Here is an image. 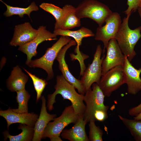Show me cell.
Instances as JSON below:
<instances>
[{"label": "cell", "instance_id": "obj_1", "mask_svg": "<svg viewBox=\"0 0 141 141\" xmlns=\"http://www.w3.org/2000/svg\"><path fill=\"white\" fill-rule=\"evenodd\" d=\"M54 88V92L48 96L47 107L48 110L51 111L53 109V104L56 102V96L60 94L63 99L70 101L75 112L80 117H83L86 109L84 101V95L78 93L74 87L69 83L62 75L57 76L56 84Z\"/></svg>", "mask_w": 141, "mask_h": 141}, {"label": "cell", "instance_id": "obj_2", "mask_svg": "<svg viewBox=\"0 0 141 141\" xmlns=\"http://www.w3.org/2000/svg\"><path fill=\"white\" fill-rule=\"evenodd\" d=\"M130 14L125 17L115 39L122 52L131 62L136 55L134 48L141 37V26L131 29L128 25Z\"/></svg>", "mask_w": 141, "mask_h": 141}, {"label": "cell", "instance_id": "obj_3", "mask_svg": "<svg viewBox=\"0 0 141 141\" xmlns=\"http://www.w3.org/2000/svg\"><path fill=\"white\" fill-rule=\"evenodd\" d=\"M75 13L79 19L90 18L99 27L102 26L113 13L107 5L96 0H84L75 8Z\"/></svg>", "mask_w": 141, "mask_h": 141}, {"label": "cell", "instance_id": "obj_4", "mask_svg": "<svg viewBox=\"0 0 141 141\" xmlns=\"http://www.w3.org/2000/svg\"><path fill=\"white\" fill-rule=\"evenodd\" d=\"M79 116L71 105L66 107L61 115L49 122L45 128L42 138H48L51 141H62L60 135L64 128L70 124H75Z\"/></svg>", "mask_w": 141, "mask_h": 141}, {"label": "cell", "instance_id": "obj_5", "mask_svg": "<svg viewBox=\"0 0 141 141\" xmlns=\"http://www.w3.org/2000/svg\"><path fill=\"white\" fill-rule=\"evenodd\" d=\"M71 40V38L68 37L61 36L51 47L47 49L43 56L32 60L27 65L31 68L42 69L47 74L46 80H49L52 79L54 76L52 68L54 61L61 50Z\"/></svg>", "mask_w": 141, "mask_h": 141}, {"label": "cell", "instance_id": "obj_6", "mask_svg": "<svg viewBox=\"0 0 141 141\" xmlns=\"http://www.w3.org/2000/svg\"><path fill=\"white\" fill-rule=\"evenodd\" d=\"M84 95V101L86 104V109L83 118L87 124L91 121H95L94 114L96 111H108L109 107L104 104L105 96L97 83H93L91 88L86 91Z\"/></svg>", "mask_w": 141, "mask_h": 141}, {"label": "cell", "instance_id": "obj_7", "mask_svg": "<svg viewBox=\"0 0 141 141\" xmlns=\"http://www.w3.org/2000/svg\"><path fill=\"white\" fill-rule=\"evenodd\" d=\"M103 50L100 45H97L92 63L89 64L84 71L80 81L86 91L91 88L92 84L99 83L102 74V64L105 55L101 58Z\"/></svg>", "mask_w": 141, "mask_h": 141}, {"label": "cell", "instance_id": "obj_8", "mask_svg": "<svg viewBox=\"0 0 141 141\" xmlns=\"http://www.w3.org/2000/svg\"><path fill=\"white\" fill-rule=\"evenodd\" d=\"M105 24L99 27L96 29L95 39L102 41L104 44L103 54H104L105 49L109 40L115 38L117 33L122 21L120 14L118 13L113 12L106 20Z\"/></svg>", "mask_w": 141, "mask_h": 141}, {"label": "cell", "instance_id": "obj_9", "mask_svg": "<svg viewBox=\"0 0 141 141\" xmlns=\"http://www.w3.org/2000/svg\"><path fill=\"white\" fill-rule=\"evenodd\" d=\"M124 84L122 66H118L102 75L98 85L105 96L109 97Z\"/></svg>", "mask_w": 141, "mask_h": 141}, {"label": "cell", "instance_id": "obj_10", "mask_svg": "<svg viewBox=\"0 0 141 141\" xmlns=\"http://www.w3.org/2000/svg\"><path fill=\"white\" fill-rule=\"evenodd\" d=\"M106 49V55L102 64V75L115 67L122 66L125 58V56L115 39L113 38L109 40Z\"/></svg>", "mask_w": 141, "mask_h": 141}, {"label": "cell", "instance_id": "obj_11", "mask_svg": "<svg viewBox=\"0 0 141 141\" xmlns=\"http://www.w3.org/2000/svg\"><path fill=\"white\" fill-rule=\"evenodd\" d=\"M38 30L37 34L32 40L25 44L19 46L18 49L26 55V65L32 60L33 57L36 56L37 54V48L40 44L45 41L57 39V36L54 33H52L46 30L45 26H40Z\"/></svg>", "mask_w": 141, "mask_h": 141}, {"label": "cell", "instance_id": "obj_12", "mask_svg": "<svg viewBox=\"0 0 141 141\" xmlns=\"http://www.w3.org/2000/svg\"><path fill=\"white\" fill-rule=\"evenodd\" d=\"M75 40H72L64 46L58 53L56 59L58 63V68L62 75L70 84L78 90L79 93L84 95L86 90L80 80L75 78L71 73L65 60V55L67 50L71 46L76 45Z\"/></svg>", "mask_w": 141, "mask_h": 141}, {"label": "cell", "instance_id": "obj_13", "mask_svg": "<svg viewBox=\"0 0 141 141\" xmlns=\"http://www.w3.org/2000/svg\"><path fill=\"white\" fill-rule=\"evenodd\" d=\"M122 68L125 84L127 85L128 92L136 95L141 91V68H135L126 56Z\"/></svg>", "mask_w": 141, "mask_h": 141}, {"label": "cell", "instance_id": "obj_14", "mask_svg": "<svg viewBox=\"0 0 141 141\" xmlns=\"http://www.w3.org/2000/svg\"><path fill=\"white\" fill-rule=\"evenodd\" d=\"M38 32V29L33 28L28 22L16 25L10 44L16 46L25 44L32 40L36 36Z\"/></svg>", "mask_w": 141, "mask_h": 141}, {"label": "cell", "instance_id": "obj_15", "mask_svg": "<svg viewBox=\"0 0 141 141\" xmlns=\"http://www.w3.org/2000/svg\"><path fill=\"white\" fill-rule=\"evenodd\" d=\"M0 115L6 120L8 128L11 124L16 123L34 127L38 118V115L33 113H17L14 111L10 108L6 110H0Z\"/></svg>", "mask_w": 141, "mask_h": 141}, {"label": "cell", "instance_id": "obj_16", "mask_svg": "<svg viewBox=\"0 0 141 141\" xmlns=\"http://www.w3.org/2000/svg\"><path fill=\"white\" fill-rule=\"evenodd\" d=\"M42 105L41 111L34 127V133L33 141H40L42 138L44 131L48 123L54 120L56 116L55 114H50L47 111L46 100L44 96L41 97Z\"/></svg>", "mask_w": 141, "mask_h": 141}, {"label": "cell", "instance_id": "obj_17", "mask_svg": "<svg viewBox=\"0 0 141 141\" xmlns=\"http://www.w3.org/2000/svg\"><path fill=\"white\" fill-rule=\"evenodd\" d=\"M86 124L83 117H79L76 122L69 129H64L61 135L63 139L70 141H89L85 129Z\"/></svg>", "mask_w": 141, "mask_h": 141}, {"label": "cell", "instance_id": "obj_18", "mask_svg": "<svg viewBox=\"0 0 141 141\" xmlns=\"http://www.w3.org/2000/svg\"><path fill=\"white\" fill-rule=\"evenodd\" d=\"M28 77L18 65L14 67L10 75L7 79L8 89L12 92H17L25 89Z\"/></svg>", "mask_w": 141, "mask_h": 141}, {"label": "cell", "instance_id": "obj_19", "mask_svg": "<svg viewBox=\"0 0 141 141\" xmlns=\"http://www.w3.org/2000/svg\"><path fill=\"white\" fill-rule=\"evenodd\" d=\"M63 7L65 10V14L57 29L69 30L79 27L81 25L80 19L76 15L75 8L69 4L65 5Z\"/></svg>", "mask_w": 141, "mask_h": 141}, {"label": "cell", "instance_id": "obj_20", "mask_svg": "<svg viewBox=\"0 0 141 141\" xmlns=\"http://www.w3.org/2000/svg\"><path fill=\"white\" fill-rule=\"evenodd\" d=\"M56 35L71 37L76 41V48L79 49L81 45L83 39L84 38L95 36V34L90 30L84 27L75 31L63 30L60 29L54 30V33Z\"/></svg>", "mask_w": 141, "mask_h": 141}, {"label": "cell", "instance_id": "obj_21", "mask_svg": "<svg viewBox=\"0 0 141 141\" xmlns=\"http://www.w3.org/2000/svg\"><path fill=\"white\" fill-rule=\"evenodd\" d=\"M18 128L19 130H21L22 132L15 136L10 135L8 131L4 132V140H6L8 138L10 141H30L32 140L34 133V127L20 124Z\"/></svg>", "mask_w": 141, "mask_h": 141}, {"label": "cell", "instance_id": "obj_22", "mask_svg": "<svg viewBox=\"0 0 141 141\" xmlns=\"http://www.w3.org/2000/svg\"><path fill=\"white\" fill-rule=\"evenodd\" d=\"M6 6L7 9L4 13V15L7 17H10L14 15H18L21 18H23L24 14H27L31 19L30 14L33 11L38 10V7L34 2H32L30 5L26 8H22L17 7H13L8 5L2 1Z\"/></svg>", "mask_w": 141, "mask_h": 141}, {"label": "cell", "instance_id": "obj_23", "mask_svg": "<svg viewBox=\"0 0 141 141\" xmlns=\"http://www.w3.org/2000/svg\"><path fill=\"white\" fill-rule=\"evenodd\" d=\"M120 119L130 131L134 140L141 141V120L131 119L118 115Z\"/></svg>", "mask_w": 141, "mask_h": 141}, {"label": "cell", "instance_id": "obj_24", "mask_svg": "<svg viewBox=\"0 0 141 141\" xmlns=\"http://www.w3.org/2000/svg\"><path fill=\"white\" fill-rule=\"evenodd\" d=\"M39 7L44 10L51 14L56 20L54 29H57L58 26L62 21L65 13V9L57 7L53 4L43 3Z\"/></svg>", "mask_w": 141, "mask_h": 141}, {"label": "cell", "instance_id": "obj_25", "mask_svg": "<svg viewBox=\"0 0 141 141\" xmlns=\"http://www.w3.org/2000/svg\"><path fill=\"white\" fill-rule=\"evenodd\" d=\"M16 99L18 103L17 109H12L14 112L19 113H28V102L30 97V95L25 89L17 91Z\"/></svg>", "mask_w": 141, "mask_h": 141}, {"label": "cell", "instance_id": "obj_26", "mask_svg": "<svg viewBox=\"0 0 141 141\" xmlns=\"http://www.w3.org/2000/svg\"><path fill=\"white\" fill-rule=\"evenodd\" d=\"M23 69L28 74L32 81L35 90L37 93L36 100L37 102L41 97L42 94L48 83L45 80L40 78L26 69L24 68Z\"/></svg>", "mask_w": 141, "mask_h": 141}, {"label": "cell", "instance_id": "obj_27", "mask_svg": "<svg viewBox=\"0 0 141 141\" xmlns=\"http://www.w3.org/2000/svg\"><path fill=\"white\" fill-rule=\"evenodd\" d=\"M95 122L93 121L89 122V140L102 141L103 132L99 126L96 125Z\"/></svg>", "mask_w": 141, "mask_h": 141}, {"label": "cell", "instance_id": "obj_28", "mask_svg": "<svg viewBox=\"0 0 141 141\" xmlns=\"http://www.w3.org/2000/svg\"><path fill=\"white\" fill-rule=\"evenodd\" d=\"M141 0H127V4L128 7L124 12L127 15L130 14L133 12H135L138 7Z\"/></svg>", "mask_w": 141, "mask_h": 141}, {"label": "cell", "instance_id": "obj_29", "mask_svg": "<svg viewBox=\"0 0 141 141\" xmlns=\"http://www.w3.org/2000/svg\"><path fill=\"white\" fill-rule=\"evenodd\" d=\"M107 111L100 110L96 111L94 114V118L95 121L103 122L108 117Z\"/></svg>", "mask_w": 141, "mask_h": 141}, {"label": "cell", "instance_id": "obj_30", "mask_svg": "<svg viewBox=\"0 0 141 141\" xmlns=\"http://www.w3.org/2000/svg\"><path fill=\"white\" fill-rule=\"evenodd\" d=\"M141 113V103L138 106L129 109L128 114L130 115L136 116Z\"/></svg>", "mask_w": 141, "mask_h": 141}, {"label": "cell", "instance_id": "obj_31", "mask_svg": "<svg viewBox=\"0 0 141 141\" xmlns=\"http://www.w3.org/2000/svg\"><path fill=\"white\" fill-rule=\"evenodd\" d=\"M134 119L137 120H141V113L134 117Z\"/></svg>", "mask_w": 141, "mask_h": 141}, {"label": "cell", "instance_id": "obj_32", "mask_svg": "<svg viewBox=\"0 0 141 141\" xmlns=\"http://www.w3.org/2000/svg\"><path fill=\"white\" fill-rule=\"evenodd\" d=\"M137 10H138V13L141 19V8L139 7H138Z\"/></svg>", "mask_w": 141, "mask_h": 141}, {"label": "cell", "instance_id": "obj_33", "mask_svg": "<svg viewBox=\"0 0 141 141\" xmlns=\"http://www.w3.org/2000/svg\"><path fill=\"white\" fill-rule=\"evenodd\" d=\"M139 7L141 8V1L140 3Z\"/></svg>", "mask_w": 141, "mask_h": 141}]
</instances>
